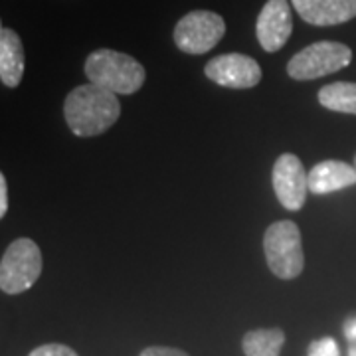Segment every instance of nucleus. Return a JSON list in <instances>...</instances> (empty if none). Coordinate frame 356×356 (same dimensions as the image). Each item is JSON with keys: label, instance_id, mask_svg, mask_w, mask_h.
I'll return each mask as SVG.
<instances>
[{"label": "nucleus", "instance_id": "nucleus-14", "mask_svg": "<svg viewBox=\"0 0 356 356\" xmlns=\"http://www.w3.org/2000/svg\"><path fill=\"white\" fill-rule=\"evenodd\" d=\"M318 103L337 113L356 115V83L337 81L318 89Z\"/></svg>", "mask_w": 356, "mask_h": 356}, {"label": "nucleus", "instance_id": "nucleus-16", "mask_svg": "<svg viewBox=\"0 0 356 356\" xmlns=\"http://www.w3.org/2000/svg\"><path fill=\"white\" fill-rule=\"evenodd\" d=\"M28 356H79L67 344L62 343H48V344H40L38 348H34Z\"/></svg>", "mask_w": 356, "mask_h": 356}, {"label": "nucleus", "instance_id": "nucleus-3", "mask_svg": "<svg viewBox=\"0 0 356 356\" xmlns=\"http://www.w3.org/2000/svg\"><path fill=\"white\" fill-rule=\"evenodd\" d=\"M264 252L269 271L280 280H295L305 269L301 232L291 220H280L266 229Z\"/></svg>", "mask_w": 356, "mask_h": 356}, {"label": "nucleus", "instance_id": "nucleus-10", "mask_svg": "<svg viewBox=\"0 0 356 356\" xmlns=\"http://www.w3.org/2000/svg\"><path fill=\"white\" fill-rule=\"evenodd\" d=\"M291 4L313 26L344 24L356 16V0H291Z\"/></svg>", "mask_w": 356, "mask_h": 356}, {"label": "nucleus", "instance_id": "nucleus-11", "mask_svg": "<svg viewBox=\"0 0 356 356\" xmlns=\"http://www.w3.org/2000/svg\"><path fill=\"white\" fill-rule=\"evenodd\" d=\"M309 192L313 194H331L356 184V168L343 161H323L311 168L307 175Z\"/></svg>", "mask_w": 356, "mask_h": 356}, {"label": "nucleus", "instance_id": "nucleus-8", "mask_svg": "<svg viewBox=\"0 0 356 356\" xmlns=\"http://www.w3.org/2000/svg\"><path fill=\"white\" fill-rule=\"evenodd\" d=\"M273 191L283 208L297 212L307 202V172L297 154L285 153L273 165Z\"/></svg>", "mask_w": 356, "mask_h": 356}, {"label": "nucleus", "instance_id": "nucleus-4", "mask_svg": "<svg viewBox=\"0 0 356 356\" xmlns=\"http://www.w3.org/2000/svg\"><path fill=\"white\" fill-rule=\"evenodd\" d=\"M42 252L38 243L18 238L14 240L0 261V289L6 295H20L34 287L42 275Z\"/></svg>", "mask_w": 356, "mask_h": 356}, {"label": "nucleus", "instance_id": "nucleus-15", "mask_svg": "<svg viewBox=\"0 0 356 356\" xmlns=\"http://www.w3.org/2000/svg\"><path fill=\"white\" fill-rule=\"evenodd\" d=\"M307 356H341V348L332 337H323L309 344Z\"/></svg>", "mask_w": 356, "mask_h": 356}, {"label": "nucleus", "instance_id": "nucleus-1", "mask_svg": "<svg viewBox=\"0 0 356 356\" xmlns=\"http://www.w3.org/2000/svg\"><path fill=\"white\" fill-rule=\"evenodd\" d=\"M64 115L76 137H97L117 123L121 103L117 93L95 83L77 86L65 97Z\"/></svg>", "mask_w": 356, "mask_h": 356}, {"label": "nucleus", "instance_id": "nucleus-7", "mask_svg": "<svg viewBox=\"0 0 356 356\" xmlns=\"http://www.w3.org/2000/svg\"><path fill=\"white\" fill-rule=\"evenodd\" d=\"M204 74L222 88L250 89L261 81V67L245 54H222L210 60Z\"/></svg>", "mask_w": 356, "mask_h": 356}, {"label": "nucleus", "instance_id": "nucleus-20", "mask_svg": "<svg viewBox=\"0 0 356 356\" xmlns=\"http://www.w3.org/2000/svg\"><path fill=\"white\" fill-rule=\"evenodd\" d=\"M348 356H356V343H348Z\"/></svg>", "mask_w": 356, "mask_h": 356}, {"label": "nucleus", "instance_id": "nucleus-13", "mask_svg": "<svg viewBox=\"0 0 356 356\" xmlns=\"http://www.w3.org/2000/svg\"><path fill=\"white\" fill-rule=\"evenodd\" d=\"M285 341V331L280 327L252 329L242 337V350L245 356H281Z\"/></svg>", "mask_w": 356, "mask_h": 356}, {"label": "nucleus", "instance_id": "nucleus-19", "mask_svg": "<svg viewBox=\"0 0 356 356\" xmlns=\"http://www.w3.org/2000/svg\"><path fill=\"white\" fill-rule=\"evenodd\" d=\"M343 332L344 339H346L348 343H356V315H350V317L344 321Z\"/></svg>", "mask_w": 356, "mask_h": 356}, {"label": "nucleus", "instance_id": "nucleus-9", "mask_svg": "<svg viewBox=\"0 0 356 356\" xmlns=\"http://www.w3.org/2000/svg\"><path fill=\"white\" fill-rule=\"evenodd\" d=\"M257 42L269 54L281 50L293 32L291 6L287 0H267L257 16Z\"/></svg>", "mask_w": 356, "mask_h": 356}, {"label": "nucleus", "instance_id": "nucleus-5", "mask_svg": "<svg viewBox=\"0 0 356 356\" xmlns=\"http://www.w3.org/2000/svg\"><path fill=\"white\" fill-rule=\"evenodd\" d=\"M353 62V50L341 42H315L297 51L287 64V74L293 79L309 81L341 72Z\"/></svg>", "mask_w": 356, "mask_h": 356}, {"label": "nucleus", "instance_id": "nucleus-22", "mask_svg": "<svg viewBox=\"0 0 356 356\" xmlns=\"http://www.w3.org/2000/svg\"><path fill=\"white\" fill-rule=\"evenodd\" d=\"M0 30H2V22H0Z\"/></svg>", "mask_w": 356, "mask_h": 356}, {"label": "nucleus", "instance_id": "nucleus-21", "mask_svg": "<svg viewBox=\"0 0 356 356\" xmlns=\"http://www.w3.org/2000/svg\"><path fill=\"white\" fill-rule=\"evenodd\" d=\"M355 168H356V156H355Z\"/></svg>", "mask_w": 356, "mask_h": 356}, {"label": "nucleus", "instance_id": "nucleus-12", "mask_svg": "<svg viewBox=\"0 0 356 356\" xmlns=\"http://www.w3.org/2000/svg\"><path fill=\"white\" fill-rule=\"evenodd\" d=\"M24 46L20 36L10 30H0V79L6 88H18L24 76Z\"/></svg>", "mask_w": 356, "mask_h": 356}, {"label": "nucleus", "instance_id": "nucleus-17", "mask_svg": "<svg viewBox=\"0 0 356 356\" xmlns=\"http://www.w3.org/2000/svg\"><path fill=\"white\" fill-rule=\"evenodd\" d=\"M139 356H191L186 350L177 348V346H163V344H153L140 350Z\"/></svg>", "mask_w": 356, "mask_h": 356}, {"label": "nucleus", "instance_id": "nucleus-18", "mask_svg": "<svg viewBox=\"0 0 356 356\" xmlns=\"http://www.w3.org/2000/svg\"><path fill=\"white\" fill-rule=\"evenodd\" d=\"M8 212V186H6V178L0 172V220Z\"/></svg>", "mask_w": 356, "mask_h": 356}, {"label": "nucleus", "instance_id": "nucleus-2", "mask_svg": "<svg viewBox=\"0 0 356 356\" xmlns=\"http://www.w3.org/2000/svg\"><path fill=\"white\" fill-rule=\"evenodd\" d=\"M86 76L89 83L109 89L117 95H131L143 88L147 72L133 56L103 48L89 54Z\"/></svg>", "mask_w": 356, "mask_h": 356}, {"label": "nucleus", "instance_id": "nucleus-6", "mask_svg": "<svg viewBox=\"0 0 356 356\" xmlns=\"http://www.w3.org/2000/svg\"><path fill=\"white\" fill-rule=\"evenodd\" d=\"M226 34L224 18L210 10H194L178 20L175 28L177 48L191 56L210 51Z\"/></svg>", "mask_w": 356, "mask_h": 356}]
</instances>
